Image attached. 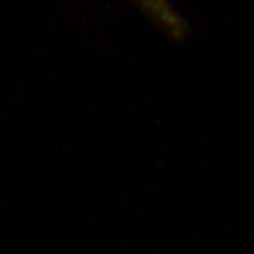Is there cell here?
<instances>
[{"instance_id":"cell-1","label":"cell","mask_w":254,"mask_h":254,"mask_svg":"<svg viewBox=\"0 0 254 254\" xmlns=\"http://www.w3.org/2000/svg\"><path fill=\"white\" fill-rule=\"evenodd\" d=\"M134 4L155 28L163 30L168 37L175 41H182L189 36V23L182 14L173 7L170 0H129Z\"/></svg>"}]
</instances>
